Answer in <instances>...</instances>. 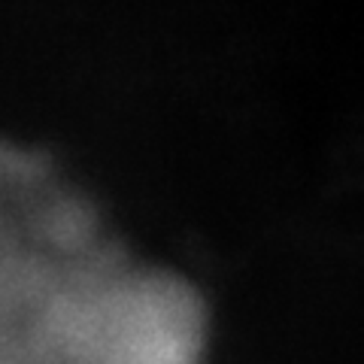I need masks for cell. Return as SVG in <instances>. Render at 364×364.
Segmentation results:
<instances>
[{
    "label": "cell",
    "instance_id": "cell-1",
    "mask_svg": "<svg viewBox=\"0 0 364 364\" xmlns=\"http://www.w3.org/2000/svg\"><path fill=\"white\" fill-rule=\"evenodd\" d=\"M91 213L95 203L43 149L0 136V255Z\"/></svg>",
    "mask_w": 364,
    "mask_h": 364
}]
</instances>
